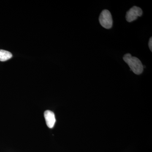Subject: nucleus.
Returning <instances> with one entry per match:
<instances>
[{
	"label": "nucleus",
	"instance_id": "nucleus-3",
	"mask_svg": "<svg viewBox=\"0 0 152 152\" xmlns=\"http://www.w3.org/2000/svg\"><path fill=\"white\" fill-rule=\"evenodd\" d=\"M142 14V10L140 8L134 6L127 12L126 20L129 23H131L137 20L138 17L141 16Z\"/></svg>",
	"mask_w": 152,
	"mask_h": 152
},
{
	"label": "nucleus",
	"instance_id": "nucleus-5",
	"mask_svg": "<svg viewBox=\"0 0 152 152\" xmlns=\"http://www.w3.org/2000/svg\"><path fill=\"white\" fill-rule=\"evenodd\" d=\"M12 55L10 52L0 50V61H5L11 58Z\"/></svg>",
	"mask_w": 152,
	"mask_h": 152
},
{
	"label": "nucleus",
	"instance_id": "nucleus-2",
	"mask_svg": "<svg viewBox=\"0 0 152 152\" xmlns=\"http://www.w3.org/2000/svg\"><path fill=\"white\" fill-rule=\"evenodd\" d=\"M101 26L106 29H110L113 25V20L110 11L104 10L102 11L99 18Z\"/></svg>",
	"mask_w": 152,
	"mask_h": 152
},
{
	"label": "nucleus",
	"instance_id": "nucleus-4",
	"mask_svg": "<svg viewBox=\"0 0 152 152\" xmlns=\"http://www.w3.org/2000/svg\"><path fill=\"white\" fill-rule=\"evenodd\" d=\"M44 116L47 126L50 129L53 127L56 122L54 113L51 111L48 110L44 113Z\"/></svg>",
	"mask_w": 152,
	"mask_h": 152
},
{
	"label": "nucleus",
	"instance_id": "nucleus-6",
	"mask_svg": "<svg viewBox=\"0 0 152 152\" xmlns=\"http://www.w3.org/2000/svg\"><path fill=\"white\" fill-rule=\"evenodd\" d=\"M149 48L151 50V51H152V38L151 37L148 43Z\"/></svg>",
	"mask_w": 152,
	"mask_h": 152
},
{
	"label": "nucleus",
	"instance_id": "nucleus-1",
	"mask_svg": "<svg viewBox=\"0 0 152 152\" xmlns=\"http://www.w3.org/2000/svg\"><path fill=\"white\" fill-rule=\"evenodd\" d=\"M123 59L136 75H140L143 72V65L140 60L137 57L132 56L131 54L127 53L123 57Z\"/></svg>",
	"mask_w": 152,
	"mask_h": 152
}]
</instances>
